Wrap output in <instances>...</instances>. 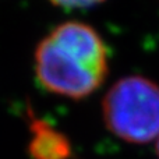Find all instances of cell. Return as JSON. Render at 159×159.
I'll list each match as a JSON object with an SVG mask.
<instances>
[{
  "mask_svg": "<svg viewBox=\"0 0 159 159\" xmlns=\"http://www.w3.org/2000/svg\"><path fill=\"white\" fill-rule=\"evenodd\" d=\"M35 73L46 91L82 99L95 92L106 78V46L92 27L64 22L38 45Z\"/></svg>",
  "mask_w": 159,
  "mask_h": 159,
  "instance_id": "6da1fadb",
  "label": "cell"
},
{
  "mask_svg": "<svg viewBox=\"0 0 159 159\" xmlns=\"http://www.w3.org/2000/svg\"><path fill=\"white\" fill-rule=\"evenodd\" d=\"M103 121L117 138L145 144L159 138V85L141 77L120 78L102 102Z\"/></svg>",
  "mask_w": 159,
  "mask_h": 159,
  "instance_id": "7a4b0ae2",
  "label": "cell"
},
{
  "mask_svg": "<svg viewBox=\"0 0 159 159\" xmlns=\"http://www.w3.org/2000/svg\"><path fill=\"white\" fill-rule=\"evenodd\" d=\"M53 4L64 8H87L99 4L103 0H50Z\"/></svg>",
  "mask_w": 159,
  "mask_h": 159,
  "instance_id": "3957f363",
  "label": "cell"
},
{
  "mask_svg": "<svg viewBox=\"0 0 159 159\" xmlns=\"http://www.w3.org/2000/svg\"><path fill=\"white\" fill-rule=\"evenodd\" d=\"M157 155H158V159H159V138H158V143H157Z\"/></svg>",
  "mask_w": 159,
  "mask_h": 159,
  "instance_id": "277c9868",
  "label": "cell"
}]
</instances>
